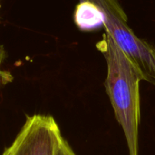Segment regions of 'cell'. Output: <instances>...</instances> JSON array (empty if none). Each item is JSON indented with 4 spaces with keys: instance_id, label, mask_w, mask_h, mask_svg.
<instances>
[{
    "instance_id": "obj_7",
    "label": "cell",
    "mask_w": 155,
    "mask_h": 155,
    "mask_svg": "<svg viewBox=\"0 0 155 155\" xmlns=\"http://www.w3.org/2000/svg\"><path fill=\"white\" fill-rule=\"evenodd\" d=\"M153 84H155V47L153 53Z\"/></svg>"
},
{
    "instance_id": "obj_8",
    "label": "cell",
    "mask_w": 155,
    "mask_h": 155,
    "mask_svg": "<svg viewBox=\"0 0 155 155\" xmlns=\"http://www.w3.org/2000/svg\"><path fill=\"white\" fill-rule=\"evenodd\" d=\"M0 7H1V0H0Z\"/></svg>"
},
{
    "instance_id": "obj_5",
    "label": "cell",
    "mask_w": 155,
    "mask_h": 155,
    "mask_svg": "<svg viewBox=\"0 0 155 155\" xmlns=\"http://www.w3.org/2000/svg\"><path fill=\"white\" fill-rule=\"evenodd\" d=\"M5 56H6L5 51L3 45H0V86H5L10 84L14 79L12 74L9 71L3 68V63L5 59Z\"/></svg>"
},
{
    "instance_id": "obj_6",
    "label": "cell",
    "mask_w": 155,
    "mask_h": 155,
    "mask_svg": "<svg viewBox=\"0 0 155 155\" xmlns=\"http://www.w3.org/2000/svg\"><path fill=\"white\" fill-rule=\"evenodd\" d=\"M55 155H76L74 150L71 148L68 142L63 137L57 146Z\"/></svg>"
},
{
    "instance_id": "obj_4",
    "label": "cell",
    "mask_w": 155,
    "mask_h": 155,
    "mask_svg": "<svg viewBox=\"0 0 155 155\" xmlns=\"http://www.w3.org/2000/svg\"><path fill=\"white\" fill-rule=\"evenodd\" d=\"M74 17L75 25L83 31H93L104 26V18L100 10L88 1L79 2Z\"/></svg>"
},
{
    "instance_id": "obj_2",
    "label": "cell",
    "mask_w": 155,
    "mask_h": 155,
    "mask_svg": "<svg viewBox=\"0 0 155 155\" xmlns=\"http://www.w3.org/2000/svg\"><path fill=\"white\" fill-rule=\"evenodd\" d=\"M94 4L104 18V26L117 45L137 64L145 75L146 81L153 83V53L154 46L139 38L130 28L127 16L116 0H79Z\"/></svg>"
},
{
    "instance_id": "obj_3",
    "label": "cell",
    "mask_w": 155,
    "mask_h": 155,
    "mask_svg": "<svg viewBox=\"0 0 155 155\" xmlns=\"http://www.w3.org/2000/svg\"><path fill=\"white\" fill-rule=\"evenodd\" d=\"M62 138L59 125L52 115H29L2 155H55Z\"/></svg>"
},
{
    "instance_id": "obj_1",
    "label": "cell",
    "mask_w": 155,
    "mask_h": 155,
    "mask_svg": "<svg viewBox=\"0 0 155 155\" xmlns=\"http://www.w3.org/2000/svg\"><path fill=\"white\" fill-rule=\"evenodd\" d=\"M97 48L106 60L107 75L104 87L116 120L124 130L129 155H138L140 83L146 81L145 75L108 32H104Z\"/></svg>"
}]
</instances>
